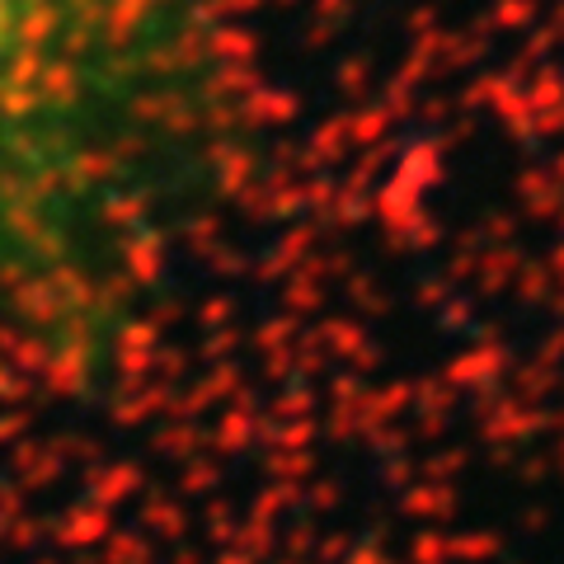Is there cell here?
<instances>
[{
	"label": "cell",
	"mask_w": 564,
	"mask_h": 564,
	"mask_svg": "<svg viewBox=\"0 0 564 564\" xmlns=\"http://www.w3.org/2000/svg\"><path fill=\"white\" fill-rule=\"evenodd\" d=\"M193 0H0V292L80 329L147 250L203 128Z\"/></svg>",
	"instance_id": "obj_1"
}]
</instances>
